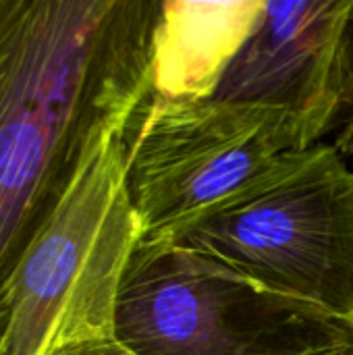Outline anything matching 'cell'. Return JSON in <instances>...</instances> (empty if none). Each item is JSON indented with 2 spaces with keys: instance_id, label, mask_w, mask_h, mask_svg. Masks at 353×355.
<instances>
[{
  "instance_id": "cell-4",
  "label": "cell",
  "mask_w": 353,
  "mask_h": 355,
  "mask_svg": "<svg viewBox=\"0 0 353 355\" xmlns=\"http://www.w3.org/2000/svg\"><path fill=\"white\" fill-rule=\"evenodd\" d=\"M114 337L135 355H353V320L169 241L133 250Z\"/></svg>"
},
{
  "instance_id": "cell-5",
  "label": "cell",
  "mask_w": 353,
  "mask_h": 355,
  "mask_svg": "<svg viewBox=\"0 0 353 355\" xmlns=\"http://www.w3.org/2000/svg\"><path fill=\"white\" fill-rule=\"evenodd\" d=\"M300 123L277 108L175 100L154 92L125 131L127 189L139 241H164L308 150Z\"/></svg>"
},
{
  "instance_id": "cell-8",
  "label": "cell",
  "mask_w": 353,
  "mask_h": 355,
  "mask_svg": "<svg viewBox=\"0 0 353 355\" xmlns=\"http://www.w3.org/2000/svg\"><path fill=\"white\" fill-rule=\"evenodd\" d=\"M325 144L333 146L343 158L353 156V0H347L335 46L331 121Z\"/></svg>"
},
{
  "instance_id": "cell-7",
  "label": "cell",
  "mask_w": 353,
  "mask_h": 355,
  "mask_svg": "<svg viewBox=\"0 0 353 355\" xmlns=\"http://www.w3.org/2000/svg\"><path fill=\"white\" fill-rule=\"evenodd\" d=\"M266 0H162L152 50V92L210 100L252 35Z\"/></svg>"
},
{
  "instance_id": "cell-6",
  "label": "cell",
  "mask_w": 353,
  "mask_h": 355,
  "mask_svg": "<svg viewBox=\"0 0 353 355\" xmlns=\"http://www.w3.org/2000/svg\"><path fill=\"white\" fill-rule=\"evenodd\" d=\"M345 8L347 0L266 2L212 100L283 110L300 123L310 148L322 144Z\"/></svg>"
},
{
  "instance_id": "cell-9",
  "label": "cell",
  "mask_w": 353,
  "mask_h": 355,
  "mask_svg": "<svg viewBox=\"0 0 353 355\" xmlns=\"http://www.w3.org/2000/svg\"><path fill=\"white\" fill-rule=\"evenodd\" d=\"M52 355H135L127 349L117 337H104V339H92L83 343H75L69 347H62Z\"/></svg>"
},
{
  "instance_id": "cell-2",
  "label": "cell",
  "mask_w": 353,
  "mask_h": 355,
  "mask_svg": "<svg viewBox=\"0 0 353 355\" xmlns=\"http://www.w3.org/2000/svg\"><path fill=\"white\" fill-rule=\"evenodd\" d=\"M125 131L87 146L62 198L23 254L2 355L54 352L114 337L119 291L141 233L127 189Z\"/></svg>"
},
{
  "instance_id": "cell-3",
  "label": "cell",
  "mask_w": 353,
  "mask_h": 355,
  "mask_svg": "<svg viewBox=\"0 0 353 355\" xmlns=\"http://www.w3.org/2000/svg\"><path fill=\"white\" fill-rule=\"evenodd\" d=\"M164 241L353 320V171L325 141Z\"/></svg>"
},
{
  "instance_id": "cell-10",
  "label": "cell",
  "mask_w": 353,
  "mask_h": 355,
  "mask_svg": "<svg viewBox=\"0 0 353 355\" xmlns=\"http://www.w3.org/2000/svg\"><path fill=\"white\" fill-rule=\"evenodd\" d=\"M0 355H2V354H0Z\"/></svg>"
},
{
  "instance_id": "cell-1",
  "label": "cell",
  "mask_w": 353,
  "mask_h": 355,
  "mask_svg": "<svg viewBox=\"0 0 353 355\" xmlns=\"http://www.w3.org/2000/svg\"><path fill=\"white\" fill-rule=\"evenodd\" d=\"M158 0H0V347L17 266L89 141L152 92Z\"/></svg>"
}]
</instances>
